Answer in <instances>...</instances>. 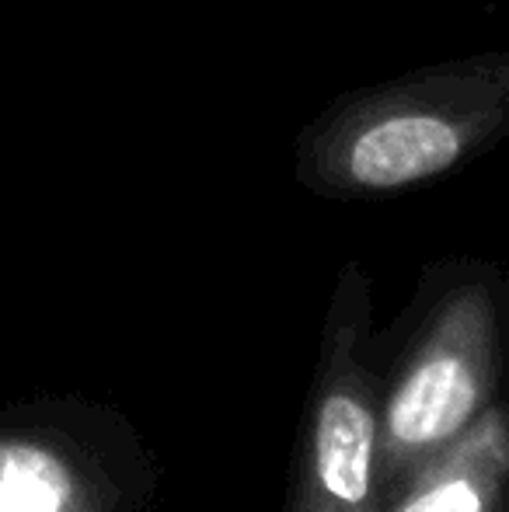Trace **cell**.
Here are the masks:
<instances>
[{"instance_id": "cell-2", "label": "cell", "mask_w": 509, "mask_h": 512, "mask_svg": "<svg viewBox=\"0 0 509 512\" xmlns=\"http://www.w3.org/2000/svg\"><path fill=\"white\" fill-rule=\"evenodd\" d=\"M509 398V262L454 255L422 265L381 335L377 425L391 492Z\"/></svg>"}, {"instance_id": "cell-5", "label": "cell", "mask_w": 509, "mask_h": 512, "mask_svg": "<svg viewBox=\"0 0 509 512\" xmlns=\"http://www.w3.org/2000/svg\"><path fill=\"white\" fill-rule=\"evenodd\" d=\"M384 512H509V464L496 408L464 439L387 492Z\"/></svg>"}, {"instance_id": "cell-1", "label": "cell", "mask_w": 509, "mask_h": 512, "mask_svg": "<svg viewBox=\"0 0 509 512\" xmlns=\"http://www.w3.org/2000/svg\"><path fill=\"white\" fill-rule=\"evenodd\" d=\"M506 140L509 46L342 91L293 140V182L328 203H381L471 168Z\"/></svg>"}, {"instance_id": "cell-6", "label": "cell", "mask_w": 509, "mask_h": 512, "mask_svg": "<svg viewBox=\"0 0 509 512\" xmlns=\"http://www.w3.org/2000/svg\"><path fill=\"white\" fill-rule=\"evenodd\" d=\"M496 418H499V446H503V457L509 464V398L496 405Z\"/></svg>"}, {"instance_id": "cell-4", "label": "cell", "mask_w": 509, "mask_h": 512, "mask_svg": "<svg viewBox=\"0 0 509 512\" xmlns=\"http://www.w3.org/2000/svg\"><path fill=\"white\" fill-rule=\"evenodd\" d=\"M161 467L136 422L84 394L0 405V512H154Z\"/></svg>"}, {"instance_id": "cell-3", "label": "cell", "mask_w": 509, "mask_h": 512, "mask_svg": "<svg viewBox=\"0 0 509 512\" xmlns=\"http://www.w3.org/2000/svg\"><path fill=\"white\" fill-rule=\"evenodd\" d=\"M381 335L363 262L339 269L325 307L311 387L300 411L283 512H384L377 425Z\"/></svg>"}]
</instances>
